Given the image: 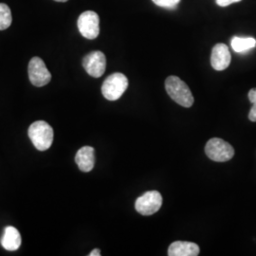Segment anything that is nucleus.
Instances as JSON below:
<instances>
[{"label": "nucleus", "instance_id": "obj_3", "mask_svg": "<svg viewBox=\"0 0 256 256\" xmlns=\"http://www.w3.org/2000/svg\"><path fill=\"white\" fill-rule=\"evenodd\" d=\"M128 88V80L124 74L116 72L110 75L102 86V93L108 101H117Z\"/></svg>", "mask_w": 256, "mask_h": 256}, {"label": "nucleus", "instance_id": "obj_7", "mask_svg": "<svg viewBox=\"0 0 256 256\" xmlns=\"http://www.w3.org/2000/svg\"><path fill=\"white\" fill-rule=\"evenodd\" d=\"M28 72L30 82L38 88L46 86L52 80V74L46 68L44 61L39 57H34L30 61Z\"/></svg>", "mask_w": 256, "mask_h": 256}, {"label": "nucleus", "instance_id": "obj_18", "mask_svg": "<svg viewBox=\"0 0 256 256\" xmlns=\"http://www.w3.org/2000/svg\"><path fill=\"white\" fill-rule=\"evenodd\" d=\"M248 100L252 104H256V88H252L248 92Z\"/></svg>", "mask_w": 256, "mask_h": 256}, {"label": "nucleus", "instance_id": "obj_4", "mask_svg": "<svg viewBox=\"0 0 256 256\" xmlns=\"http://www.w3.org/2000/svg\"><path fill=\"white\" fill-rule=\"evenodd\" d=\"M205 153L214 162H225L232 158L234 156V149L229 142L222 138H212L206 144Z\"/></svg>", "mask_w": 256, "mask_h": 256}, {"label": "nucleus", "instance_id": "obj_5", "mask_svg": "<svg viewBox=\"0 0 256 256\" xmlns=\"http://www.w3.org/2000/svg\"><path fill=\"white\" fill-rule=\"evenodd\" d=\"M77 26L80 34L86 39H95L100 34V18L99 16L92 10L82 12L77 21Z\"/></svg>", "mask_w": 256, "mask_h": 256}, {"label": "nucleus", "instance_id": "obj_15", "mask_svg": "<svg viewBox=\"0 0 256 256\" xmlns=\"http://www.w3.org/2000/svg\"><path fill=\"white\" fill-rule=\"evenodd\" d=\"M156 6L172 9L178 6V4L180 2V0H152Z\"/></svg>", "mask_w": 256, "mask_h": 256}, {"label": "nucleus", "instance_id": "obj_12", "mask_svg": "<svg viewBox=\"0 0 256 256\" xmlns=\"http://www.w3.org/2000/svg\"><path fill=\"white\" fill-rule=\"evenodd\" d=\"M1 245L9 252L18 250L21 246V236L18 230L12 226L6 227L1 238Z\"/></svg>", "mask_w": 256, "mask_h": 256}, {"label": "nucleus", "instance_id": "obj_1", "mask_svg": "<svg viewBox=\"0 0 256 256\" xmlns=\"http://www.w3.org/2000/svg\"><path fill=\"white\" fill-rule=\"evenodd\" d=\"M165 90L168 95L176 104L183 108H191L194 104V96L186 82L176 76H169L165 80Z\"/></svg>", "mask_w": 256, "mask_h": 256}, {"label": "nucleus", "instance_id": "obj_10", "mask_svg": "<svg viewBox=\"0 0 256 256\" xmlns=\"http://www.w3.org/2000/svg\"><path fill=\"white\" fill-rule=\"evenodd\" d=\"M75 162L82 172H90L95 164V150L92 146H82L75 156Z\"/></svg>", "mask_w": 256, "mask_h": 256}, {"label": "nucleus", "instance_id": "obj_16", "mask_svg": "<svg viewBox=\"0 0 256 256\" xmlns=\"http://www.w3.org/2000/svg\"><path fill=\"white\" fill-rule=\"evenodd\" d=\"M241 0H216V4L220 6V7H227L230 4L236 3V2H240Z\"/></svg>", "mask_w": 256, "mask_h": 256}, {"label": "nucleus", "instance_id": "obj_13", "mask_svg": "<svg viewBox=\"0 0 256 256\" xmlns=\"http://www.w3.org/2000/svg\"><path fill=\"white\" fill-rule=\"evenodd\" d=\"M230 45L236 52H245L256 46V40L252 37H234Z\"/></svg>", "mask_w": 256, "mask_h": 256}, {"label": "nucleus", "instance_id": "obj_19", "mask_svg": "<svg viewBox=\"0 0 256 256\" xmlns=\"http://www.w3.org/2000/svg\"><path fill=\"white\" fill-rule=\"evenodd\" d=\"M90 256H101V250L99 248H95L93 250L92 252L88 254Z\"/></svg>", "mask_w": 256, "mask_h": 256}, {"label": "nucleus", "instance_id": "obj_11", "mask_svg": "<svg viewBox=\"0 0 256 256\" xmlns=\"http://www.w3.org/2000/svg\"><path fill=\"white\" fill-rule=\"evenodd\" d=\"M200 248L198 245L187 241H176L168 248L169 256H198Z\"/></svg>", "mask_w": 256, "mask_h": 256}, {"label": "nucleus", "instance_id": "obj_2", "mask_svg": "<svg viewBox=\"0 0 256 256\" xmlns=\"http://www.w3.org/2000/svg\"><path fill=\"white\" fill-rule=\"evenodd\" d=\"M28 135L39 151H46L54 142V129L44 120H37L32 124Z\"/></svg>", "mask_w": 256, "mask_h": 256}, {"label": "nucleus", "instance_id": "obj_6", "mask_svg": "<svg viewBox=\"0 0 256 256\" xmlns=\"http://www.w3.org/2000/svg\"><path fill=\"white\" fill-rule=\"evenodd\" d=\"M162 196L158 191H149L138 198L135 202V209L142 216H152L160 209Z\"/></svg>", "mask_w": 256, "mask_h": 256}, {"label": "nucleus", "instance_id": "obj_8", "mask_svg": "<svg viewBox=\"0 0 256 256\" xmlns=\"http://www.w3.org/2000/svg\"><path fill=\"white\" fill-rule=\"evenodd\" d=\"M82 66L88 74L94 78L102 76L106 68V58L102 52L96 50L84 56L82 59Z\"/></svg>", "mask_w": 256, "mask_h": 256}, {"label": "nucleus", "instance_id": "obj_17", "mask_svg": "<svg viewBox=\"0 0 256 256\" xmlns=\"http://www.w3.org/2000/svg\"><path fill=\"white\" fill-rule=\"evenodd\" d=\"M248 119L252 122H256V104L252 106V108L250 110V113H248Z\"/></svg>", "mask_w": 256, "mask_h": 256}, {"label": "nucleus", "instance_id": "obj_14", "mask_svg": "<svg viewBox=\"0 0 256 256\" xmlns=\"http://www.w3.org/2000/svg\"><path fill=\"white\" fill-rule=\"evenodd\" d=\"M12 12L8 5L0 3V30H4L12 25Z\"/></svg>", "mask_w": 256, "mask_h": 256}, {"label": "nucleus", "instance_id": "obj_9", "mask_svg": "<svg viewBox=\"0 0 256 256\" xmlns=\"http://www.w3.org/2000/svg\"><path fill=\"white\" fill-rule=\"evenodd\" d=\"M230 60L232 56L228 46L220 43L212 48L210 55V64L214 70L218 72L226 70L230 64Z\"/></svg>", "mask_w": 256, "mask_h": 256}, {"label": "nucleus", "instance_id": "obj_20", "mask_svg": "<svg viewBox=\"0 0 256 256\" xmlns=\"http://www.w3.org/2000/svg\"><path fill=\"white\" fill-rule=\"evenodd\" d=\"M54 1H57V2H66L68 0H54Z\"/></svg>", "mask_w": 256, "mask_h": 256}]
</instances>
